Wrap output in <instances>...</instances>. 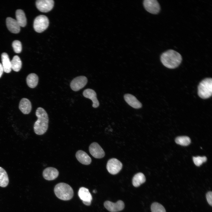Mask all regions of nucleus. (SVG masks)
<instances>
[{"instance_id": "obj_31", "label": "nucleus", "mask_w": 212, "mask_h": 212, "mask_svg": "<svg viewBox=\"0 0 212 212\" xmlns=\"http://www.w3.org/2000/svg\"><path fill=\"white\" fill-rule=\"evenodd\" d=\"M96 191L95 190H94L93 191V192L94 193H95L96 192Z\"/></svg>"}, {"instance_id": "obj_29", "label": "nucleus", "mask_w": 212, "mask_h": 212, "mask_svg": "<svg viewBox=\"0 0 212 212\" xmlns=\"http://www.w3.org/2000/svg\"><path fill=\"white\" fill-rule=\"evenodd\" d=\"M206 198L208 204L212 206V192L209 191L206 194Z\"/></svg>"}, {"instance_id": "obj_17", "label": "nucleus", "mask_w": 212, "mask_h": 212, "mask_svg": "<svg viewBox=\"0 0 212 212\" xmlns=\"http://www.w3.org/2000/svg\"><path fill=\"white\" fill-rule=\"evenodd\" d=\"M75 156L78 160L83 164L88 165L91 162L92 160L90 157L83 150H79L77 151Z\"/></svg>"}, {"instance_id": "obj_2", "label": "nucleus", "mask_w": 212, "mask_h": 212, "mask_svg": "<svg viewBox=\"0 0 212 212\" xmlns=\"http://www.w3.org/2000/svg\"><path fill=\"white\" fill-rule=\"evenodd\" d=\"M160 60L166 67L174 69L177 67L181 63L182 57L180 54L172 50H168L162 53L160 56Z\"/></svg>"}, {"instance_id": "obj_12", "label": "nucleus", "mask_w": 212, "mask_h": 212, "mask_svg": "<svg viewBox=\"0 0 212 212\" xmlns=\"http://www.w3.org/2000/svg\"><path fill=\"white\" fill-rule=\"evenodd\" d=\"M78 194L80 198L84 204L87 206L90 205L92 197L87 188L84 187H81L79 190Z\"/></svg>"}, {"instance_id": "obj_4", "label": "nucleus", "mask_w": 212, "mask_h": 212, "mask_svg": "<svg viewBox=\"0 0 212 212\" xmlns=\"http://www.w3.org/2000/svg\"><path fill=\"white\" fill-rule=\"evenodd\" d=\"M212 93V80L206 78L202 80L198 87V94L201 98L206 99L211 96Z\"/></svg>"}, {"instance_id": "obj_18", "label": "nucleus", "mask_w": 212, "mask_h": 212, "mask_svg": "<svg viewBox=\"0 0 212 212\" xmlns=\"http://www.w3.org/2000/svg\"><path fill=\"white\" fill-rule=\"evenodd\" d=\"M19 108L24 114H28L30 112L32 109L31 102L28 99L23 98L20 102Z\"/></svg>"}, {"instance_id": "obj_25", "label": "nucleus", "mask_w": 212, "mask_h": 212, "mask_svg": "<svg viewBox=\"0 0 212 212\" xmlns=\"http://www.w3.org/2000/svg\"><path fill=\"white\" fill-rule=\"evenodd\" d=\"M176 143L182 146H187L191 142L190 138L186 136H181L177 137L175 139Z\"/></svg>"}, {"instance_id": "obj_5", "label": "nucleus", "mask_w": 212, "mask_h": 212, "mask_svg": "<svg viewBox=\"0 0 212 212\" xmlns=\"http://www.w3.org/2000/svg\"><path fill=\"white\" fill-rule=\"evenodd\" d=\"M49 25V20L48 18L45 15H40L34 20L33 27L36 32L41 33L47 28Z\"/></svg>"}, {"instance_id": "obj_11", "label": "nucleus", "mask_w": 212, "mask_h": 212, "mask_svg": "<svg viewBox=\"0 0 212 212\" xmlns=\"http://www.w3.org/2000/svg\"><path fill=\"white\" fill-rule=\"evenodd\" d=\"M91 154L95 158H101L105 155V153L100 145L96 142L91 143L89 147Z\"/></svg>"}, {"instance_id": "obj_24", "label": "nucleus", "mask_w": 212, "mask_h": 212, "mask_svg": "<svg viewBox=\"0 0 212 212\" xmlns=\"http://www.w3.org/2000/svg\"><path fill=\"white\" fill-rule=\"evenodd\" d=\"M11 69L16 72H18L21 67L22 62L20 57L17 55L14 56L11 61Z\"/></svg>"}, {"instance_id": "obj_9", "label": "nucleus", "mask_w": 212, "mask_h": 212, "mask_svg": "<svg viewBox=\"0 0 212 212\" xmlns=\"http://www.w3.org/2000/svg\"><path fill=\"white\" fill-rule=\"evenodd\" d=\"M53 0H38L36 1V6L38 9L43 12H47L51 11L54 6Z\"/></svg>"}, {"instance_id": "obj_30", "label": "nucleus", "mask_w": 212, "mask_h": 212, "mask_svg": "<svg viewBox=\"0 0 212 212\" xmlns=\"http://www.w3.org/2000/svg\"><path fill=\"white\" fill-rule=\"evenodd\" d=\"M4 71V70L2 64L0 63V78L1 77Z\"/></svg>"}, {"instance_id": "obj_26", "label": "nucleus", "mask_w": 212, "mask_h": 212, "mask_svg": "<svg viewBox=\"0 0 212 212\" xmlns=\"http://www.w3.org/2000/svg\"><path fill=\"white\" fill-rule=\"evenodd\" d=\"M151 209L152 212H166L164 207L161 204L157 202L152 203Z\"/></svg>"}, {"instance_id": "obj_20", "label": "nucleus", "mask_w": 212, "mask_h": 212, "mask_svg": "<svg viewBox=\"0 0 212 212\" xmlns=\"http://www.w3.org/2000/svg\"><path fill=\"white\" fill-rule=\"evenodd\" d=\"M16 21L20 26L24 27L26 24V19L24 11L18 9L16 12Z\"/></svg>"}, {"instance_id": "obj_8", "label": "nucleus", "mask_w": 212, "mask_h": 212, "mask_svg": "<svg viewBox=\"0 0 212 212\" xmlns=\"http://www.w3.org/2000/svg\"><path fill=\"white\" fill-rule=\"evenodd\" d=\"M143 4L145 9L151 13L156 14L160 10V4L156 0H145Z\"/></svg>"}, {"instance_id": "obj_16", "label": "nucleus", "mask_w": 212, "mask_h": 212, "mask_svg": "<svg viewBox=\"0 0 212 212\" xmlns=\"http://www.w3.org/2000/svg\"><path fill=\"white\" fill-rule=\"evenodd\" d=\"M125 100L130 106L135 109H139L142 107V103L133 95L127 94L124 95Z\"/></svg>"}, {"instance_id": "obj_27", "label": "nucleus", "mask_w": 212, "mask_h": 212, "mask_svg": "<svg viewBox=\"0 0 212 212\" xmlns=\"http://www.w3.org/2000/svg\"><path fill=\"white\" fill-rule=\"evenodd\" d=\"M12 47L15 52L19 53L21 52L22 45L20 41L18 40L14 41L12 43Z\"/></svg>"}, {"instance_id": "obj_10", "label": "nucleus", "mask_w": 212, "mask_h": 212, "mask_svg": "<svg viewBox=\"0 0 212 212\" xmlns=\"http://www.w3.org/2000/svg\"><path fill=\"white\" fill-rule=\"evenodd\" d=\"M105 208L111 212H117L122 210L125 205L123 201L119 200L115 203L109 201H106L104 203Z\"/></svg>"}, {"instance_id": "obj_19", "label": "nucleus", "mask_w": 212, "mask_h": 212, "mask_svg": "<svg viewBox=\"0 0 212 212\" xmlns=\"http://www.w3.org/2000/svg\"><path fill=\"white\" fill-rule=\"evenodd\" d=\"M2 65L4 71L6 73H10L11 71V61L7 54L4 52L1 55Z\"/></svg>"}, {"instance_id": "obj_22", "label": "nucleus", "mask_w": 212, "mask_h": 212, "mask_svg": "<svg viewBox=\"0 0 212 212\" xmlns=\"http://www.w3.org/2000/svg\"><path fill=\"white\" fill-rule=\"evenodd\" d=\"M145 180L146 178L144 174L142 173H138L133 177L132 183L134 186L138 187L144 183Z\"/></svg>"}, {"instance_id": "obj_14", "label": "nucleus", "mask_w": 212, "mask_h": 212, "mask_svg": "<svg viewBox=\"0 0 212 212\" xmlns=\"http://www.w3.org/2000/svg\"><path fill=\"white\" fill-rule=\"evenodd\" d=\"M83 96L91 100L92 102V107L97 108L99 105V102L97 98V94L93 90L90 89H85L83 92Z\"/></svg>"}, {"instance_id": "obj_3", "label": "nucleus", "mask_w": 212, "mask_h": 212, "mask_svg": "<svg viewBox=\"0 0 212 212\" xmlns=\"http://www.w3.org/2000/svg\"><path fill=\"white\" fill-rule=\"evenodd\" d=\"M54 191L56 196L62 200H69L73 196L72 188L69 185L65 183H61L57 184Z\"/></svg>"}, {"instance_id": "obj_13", "label": "nucleus", "mask_w": 212, "mask_h": 212, "mask_svg": "<svg viewBox=\"0 0 212 212\" xmlns=\"http://www.w3.org/2000/svg\"><path fill=\"white\" fill-rule=\"evenodd\" d=\"M42 174L45 179L48 180H54L57 177L59 174V172L56 168L49 167L44 170Z\"/></svg>"}, {"instance_id": "obj_23", "label": "nucleus", "mask_w": 212, "mask_h": 212, "mask_svg": "<svg viewBox=\"0 0 212 212\" xmlns=\"http://www.w3.org/2000/svg\"><path fill=\"white\" fill-rule=\"evenodd\" d=\"M9 182V178L6 171L0 167V186L6 187L8 185Z\"/></svg>"}, {"instance_id": "obj_15", "label": "nucleus", "mask_w": 212, "mask_h": 212, "mask_svg": "<svg viewBox=\"0 0 212 212\" xmlns=\"http://www.w3.org/2000/svg\"><path fill=\"white\" fill-rule=\"evenodd\" d=\"M7 27L11 33L17 34L20 30V26L16 20L10 17L7 18L6 20Z\"/></svg>"}, {"instance_id": "obj_21", "label": "nucleus", "mask_w": 212, "mask_h": 212, "mask_svg": "<svg viewBox=\"0 0 212 212\" xmlns=\"http://www.w3.org/2000/svg\"><path fill=\"white\" fill-rule=\"evenodd\" d=\"M38 77L35 74L32 73L29 74L26 79L28 86L31 88H34L37 85L38 82Z\"/></svg>"}, {"instance_id": "obj_7", "label": "nucleus", "mask_w": 212, "mask_h": 212, "mask_svg": "<svg viewBox=\"0 0 212 212\" xmlns=\"http://www.w3.org/2000/svg\"><path fill=\"white\" fill-rule=\"evenodd\" d=\"M87 82V79L86 77L79 76L75 78L72 81L70 86L73 90L77 91L83 88Z\"/></svg>"}, {"instance_id": "obj_6", "label": "nucleus", "mask_w": 212, "mask_h": 212, "mask_svg": "<svg viewBox=\"0 0 212 212\" xmlns=\"http://www.w3.org/2000/svg\"><path fill=\"white\" fill-rule=\"evenodd\" d=\"M122 167V164L119 160L115 158H112L108 160L106 168L110 173L115 175L120 171Z\"/></svg>"}, {"instance_id": "obj_1", "label": "nucleus", "mask_w": 212, "mask_h": 212, "mask_svg": "<svg viewBox=\"0 0 212 212\" xmlns=\"http://www.w3.org/2000/svg\"><path fill=\"white\" fill-rule=\"evenodd\" d=\"M36 115L37 120L34 124V131L36 134L42 135L47 131L48 128L49 121L48 115L46 111L41 107L37 108Z\"/></svg>"}, {"instance_id": "obj_28", "label": "nucleus", "mask_w": 212, "mask_h": 212, "mask_svg": "<svg viewBox=\"0 0 212 212\" xmlns=\"http://www.w3.org/2000/svg\"><path fill=\"white\" fill-rule=\"evenodd\" d=\"M207 158L205 156L193 157V160L195 164L197 166H199L201 165L203 163L206 161Z\"/></svg>"}]
</instances>
